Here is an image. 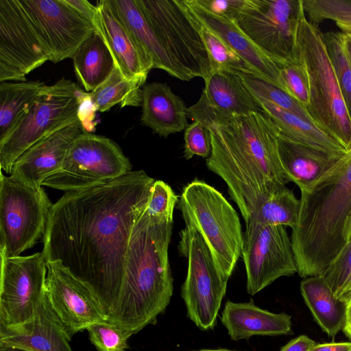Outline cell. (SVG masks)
Segmentation results:
<instances>
[{"label": "cell", "instance_id": "8fae6325", "mask_svg": "<svg viewBox=\"0 0 351 351\" xmlns=\"http://www.w3.org/2000/svg\"><path fill=\"white\" fill-rule=\"evenodd\" d=\"M180 236L178 251L188 262L181 296L187 316L199 328L206 330L216 324L228 281L221 276L207 244L195 229L185 225Z\"/></svg>", "mask_w": 351, "mask_h": 351}, {"label": "cell", "instance_id": "b9f144b4", "mask_svg": "<svg viewBox=\"0 0 351 351\" xmlns=\"http://www.w3.org/2000/svg\"><path fill=\"white\" fill-rule=\"evenodd\" d=\"M65 2L73 8L80 15L93 24L96 15V5H93L86 0H64Z\"/></svg>", "mask_w": 351, "mask_h": 351}, {"label": "cell", "instance_id": "f6af8a7d", "mask_svg": "<svg viewBox=\"0 0 351 351\" xmlns=\"http://www.w3.org/2000/svg\"><path fill=\"white\" fill-rule=\"evenodd\" d=\"M336 24L341 31L351 28V1L344 0L342 11Z\"/></svg>", "mask_w": 351, "mask_h": 351}, {"label": "cell", "instance_id": "4316f807", "mask_svg": "<svg viewBox=\"0 0 351 351\" xmlns=\"http://www.w3.org/2000/svg\"><path fill=\"white\" fill-rule=\"evenodd\" d=\"M201 96L211 107L233 114L262 112L237 73L215 71L204 80Z\"/></svg>", "mask_w": 351, "mask_h": 351}, {"label": "cell", "instance_id": "7dc6e473", "mask_svg": "<svg viewBox=\"0 0 351 351\" xmlns=\"http://www.w3.org/2000/svg\"><path fill=\"white\" fill-rule=\"evenodd\" d=\"M343 44L346 56L351 66V34L343 33Z\"/></svg>", "mask_w": 351, "mask_h": 351}, {"label": "cell", "instance_id": "836d02e7", "mask_svg": "<svg viewBox=\"0 0 351 351\" xmlns=\"http://www.w3.org/2000/svg\"><path fill=\"white\" fill-rule=\"evenodd\" d=\"M238 75L253 97L267 100L313 123L306 108L281 88L256 75L244 73Z\"/></svg>", "mask_w": 351, "mask_h": 351}, {"label": "cell", "instance_id": "52a82bcc", "mask_svg": "<svg viewBox=\"0 0 351 351\" xmlns=\"http://www.w3.org/2000/svg\"><path fill=\"white\" fill-rule=\"evenodd\" d=\"M88 108L94 109L88 93L71 80L63 77L45 85L27 114L0 143L1 171L10 173L17 158L40 139L77 121L84 127Z\"/></svg>", "mask_w": 351, "mask_h": 351}, {"label": "cell", "instance_id": "f546056e", "mask_svg": "<svg viewBox=\"0 0 351 351\" xmlns=\"http://www.w3.org/2000/svg\"><path fill=\"white\" fill-rule=\"evenodd\" d=\"M45 85L38 80L0 83V143L27 114Z\"/></svg>", "mask_w": 351, "mask_h": 351}, {"label": "cell", "instance_id": "d590c367", "mask_svg": "<svg viewBox=\"0 0 351 351\" xmlns=\"http://www.w3.org/2000/svg\"><path fill=\"white\" fill-rule=\"evenodd\" d=\"M322 276L335 295L347 303L351 296V239Z\"/></svg>", "mask_w": 351, "mask_h": 351}, {"label": "cell", "instance_id": "f907efd6", "mask_svg": "<svg viewBox=\"0 0 351 351\" xmlns=\"http://www.w3.org/2000/svg\"><path fill=\"white\" fill-rule=\"evenodd\" d=\"M343 33L351 34V28H348L342 31Z\"/></svg>", "mask_w": 351, "mask_h": 351}, {"label": "cell", "instance_id": "5bb4252c", "mask_svg": "<svg viewBox=\"0 0 351 351\" xmlns=\"http://www.w3.org/2000/svg\"><path fill=\"white\" fill-rule=\"evenodd\" d=\"M0 257V324L19 325L32 318L45 295L47 262L42 252Z\"/></svg>", "mask_w": 351, "mask_h": 351}, {"label": "cell", "instance_id": "3957f363", "mask_svg": "<svg viewBox=\"0 0 351 351\" xmlns=\"http://www.w3.org/2000/svg\"><path fill=\"white\" fill-rule=\"evenodd\" d=\"M173 225V214L152 215L145 209L132 230L120 292L107 319L132 335L154 323L170 302Z\"/></svg>", "mask_w": 351, "mask_h": 351}, {"label": "cell", "instance_id": "60d3db41", "mask_svg": "<svg viewBox=\"0 0 351 351\" xmlns=\"http://www.w3.org/2000/svg\"><path fill=\"white\" fill-rule=\"evenodd\" d=\"M207 12L234 22L241 12L245 0H194Z\"/></svg>", "mask_w": 351, "mask_h": 351}, {"label": "cell", "instance_id": "d6986e66", "mask_svg": "<svg viewBox=\"0 0 351 351\" xmlns=\"http://www.w3.org/2000/svg\"><path fill=\"white\" fill-rule=\"evenodd\" d=\"M71 339L46 293L27 322L12 326L0 324V344L27 351H72Z\"/></svg>", "mask_w": 351, "mask_h": 351}, {"label": "cell", "instance_id": "bcb514c9", "mask_svg": "<svg viewBox=\"0 0 351 351\" xmlns=\"http://www.w3.org/2000/svg\"><path fill=\"white\" fill-rule=\"evenodd\" d=\"M343 331L351 340V296L347 302L346 318Z\"/></svg>", "mask_w": 351, "mask_h": 351}, {"label": "cell", "instance_id": "7a4b0ae2", "mask_svg": "<svg viewBox=\"0 0 351 351\" xmlns=\"http://www.w3.org/2000/svg\"><path fill=\"white\" fill-rule=\"evenodd\" d=\"M187 113L208 130L211 152L206 166L224 180L245 223L264 201L291 182L280 159L277 130L263 112H225L200 96Z\"/></svg>", "mask_w": 351, "mask_h": 351}, {"label": "cell", "instance_id": "7c38bea8", "mask_svg": "<svg viewBox=\"0 0 351 351\" xmlns=\"http://www.w3.org/2000/svg\"><path fill=\"white\" fill-rule=\"evenodd\" d=\"M302 0H245L234 23L269 58L282 66L297 56Z\"/></svg>", "mask_w": 351, "mask_h": 351}, {"label": "cell", "instance_id": "f35d334b", "mask_svg": "<svg viewBox=\"0 0 351 351\" xmlns=\"http://www.w3.org/2000/svg\"><path fill=\"white\" fill-rule=\"evenodd\" d=\"M184 158L186 160L194 156L208 158L211 152L208 130L199 121H193L184 130Z\"/></svg>", "mask_w": 351, "mask_h": 351}, {"label": "cell", "instance_id": "ffe728a7", "mask_svg": "<svg viewBox=\"0 0 351 351\" xmlns=\"http://www.w3.org/2000/svg\"><path fill=\"white\" fill-rule=\"evenodd\" d=\"M93 25L101 36L123 76L128 80H147L154 69L150 57L137 45L125 26L119 20L109 0L96 5Z\"/></svg>", "mask_w": 351, "mask_h": 351}, {"label": "cell", "instance_id": "30bf717a", "mask_svg": "<svg viewBox=\"0 0 351 351\" xmlns=\"http://www.w3.org/2000/svg\"><path fill=\"white\" fill-rule=\"evenodd\" d=\"M175 63L192 80L211 73L199 23L184 0H136Z\"/></svg>", "mask_w": 351, "mask_h": 351}, {"label": "cell", "instance_id": "2e32d148", "mask_svg": "<svg viewBox=\"0 0 351 351\" xmlns=\"http://www.w3.org/2000/svg\"><path fill=\"white\" fill-rule=\"evenodd\" d=\"M49 61L19 0H0V82L25 81Z\"/></svg>", "mask_w": 351, "mask_h": 351}, {"label": "cell", "instance_id": "4dcf8cb0", "mask_svg": "<svg viewBox=\"0 0 351 351\" xmlns=\"http://www.w3.org/2000/svg\"><path fill=\"white\" fill-rule=\"evenodd\" d=\"M145 80H128L115 67L109 78L95 90L88 93L89 100L95 110L104 112L117 104L139 106L142 104L141 87Z\"/></svg>", "mask_w": 351, "mask_h": 351}, {"label": "cell", "instance_id": "9c48e42d", "mask_svg": "<svg viewBox=\"0 0 351 351\" xmlns=\"http://www.w3.org/2000/svg\"><path fill=\"white\" fill-rule=\"evenodd\" d=\"M132 165L112 140L83 132L71 143L61 168L43 186L77 191L110 182L132 171Z\"/></svg>", "mask_w": 351, "mask_h": 351}, {"label": "cell", "instance_id": "74e56055", "mask_svg": "<svg viewBox=\"0 0 351 351\" xmlns=\"http://www.w3.org/2000/svg\"><path fill=\"white\" fill-rule=\"evenodd\" d=\"M86 330L91 343L98 351H125L128 339L132 335L108 320L94 323Z\"/></svg>", "mask_w": 351, "mask_h": 351}, {"label": "cell", "instance_id": "83f0119b", "mask_svg": "<svg viewBox=\"0 0 351 351\" xmlns=\"http://www.w3.org/2000/svg\"><path fill=\"white\" fill-rule=\"evenodd\" d=\"M300 290L317 324L329 337H335L344 326L347 303L335 295L322 276L306 278Z\"/></svg>", "mask_w": 351, "mask_h": 351}, {"label": "cell", "instance_id": "ac0fdd59", "mask_svg": "<svg viewBox=\"0 0 351 351\" xmlns=\"http://www.w3.org/2000/svg\"><path fill=\"white\" fill-rule=\"evenodd\" d=\"M77 121L35 143L14 163L10 176L25 184L38 187L62 167L73 141L84 132Z\"/></svg>", "mask_w": 351, "mask_h": 351}, {"label": "cell", "instance_id": "681fc988", "mask_svg": "<svg viewBox=\"0 0 351 351\" xmlns=\"http://www.w3.org/2000/svg\"><path fill=\"white\" fill-rule=\"evenodd\" d=\"M196 351H234V350H230L227 349H205V350H196Z\"/></svg>", "mask_w": 351, "mask_h": 351}, {"label": "cell", "instance_id": "e0dca14e", "mask_svg": "<svg viewBox=\"0 0 351 351\" xmlns=\"http://www.w3.org/2000/svg\"><path fill=\"white\" fill-rule=\"evenodd\" d=\"M47 298L71 337L94 323L107 320V314L89 287L59 262H47Z\"/></svg>", "mask_w": 351, "mask_h": 351}, {"label": "cell", "instance_id": "d6a6232c", "mask_svg": "<svg viewBox=\"0 0 351 351\" xmlns=\"http://www.w3.org/2000/svg\"><path fill=\"white\" fill-rule=\"evenodd\" d=\"M198 23L199 32L208 53L211 72L223 70L258 77L252 67L217 35L199 21Z\"/></svg>", "mask_w": 351, "mask_h": 351}, {"label": "cell", "instance_id": "f5cc1de1", "mask_svg": "<svg viewBox=\"0 0 351 351\" xmlns=\"http://www.w3.org/2000/svg\"><path fill=\"white\" fill-rule=\"evenodd\" d=\"M351 351V350H350Z\"/></svg>", "mask_w": 351, "mask_h": 351}, {"label": "cell", "instance_id": "44dd1931", "mask_svg": "<svg viewBox=\"0 0 351 351\" xmlns=\"http://www.w3.org/2000/svg\"><path fill=\"white\" fill-rule=\"evenodd\" d=\"M281 164L301 191L308 190L336 171L346 161L343 154L318 150L291 141L277 133Z\"/></svg>", "mask_w": 351, "mask_h": 351}, {"label": "cell", "instance_id": "1f68e13d", "mask_svg": "<svg viewBox=\"0 0 351 351\" xmlns=\"http://www.w3.org/2000/svg\"><path fill=\"white\" fill-rule=\"evenodd\" d=\"M299 211L300 200L285 186L264 201L250 219L265 225H280L293 228L298 221Z\"/></svg>", "mask_w": 351, "mask_h": 351}, {"label": "cell", "instance_id": "c3c4849f", "mask_svg": "<svg viewBox=\"0 0 351 351\" xmlns=\"http://www.w3.org/2000/svg\"><path fill=\"white\" fill-rule=\"evenodd\" d=\"M0 351H27V350L16 348H12V347H9L7 346L0 344Z\"/></svg>", "mask_w": 351, "mask_h": 351}, {"label": "cell", "instance_id": "4fadbf2b", "mask_svg": "<svg viewBox=\"0 0 351 351\" xmlns=\"http://www.w3.org/2000/svg\"><path fill=\"white\" fill-rule=\"evenodd\" d=\"M241 256L247 276V291L254 295L282 276L298 272L286 226L245 223Z\"/></svg>", "mask_w": 351, "mask_h": 351}, {"label": "cell", "instance_id": "6da1fadb", "mask_svg": "<svg viewBox=\"0 0 351 351\" xmlns=\"http://www.w3.org/2000/svg\"><path fill=\"white\" fill-rule=\"evenodd\" d=\"M155 180L143 170L65 192L51 208L42 253L93 291L107 315L120 292L132 230Z\"/></svg>", "mask_w": 351, "mask_h": 351}, {"label": "cell", "instance_id": "f1b7e54d", "mask_svg": "<svg viewBox=\"0 0 351 351\" xmlns=\"http://www.w3.org/2000/svg\"><path fill=\"white\" fill-rule=\"evenodd\" d=\"M72 59L76 77L87 93L104 83L116 67L110 51L96 30L79 47Z\"/></svg>", "mask_w": 351, "mask_h": 351}, {"label": "cell", "instance_id": "277c9868", "mask_svg": "<svg viewBox=\"0 0 351 351\" xmlns=\"http://www.w3.org/2000/svg\"><path fill=\"white\" fill-rule=\"evenodd\" d=\"M351 226V147L334 173L301 191L291 237L298 274L322 276L348 241Z\"/></svg>", "mask_w": 351, "mask_h": 351}, {"label": "cell", "instance_id": "816d5d0a", "mask_svg": "<svg viewBox=\"0 0 351 351\" xmlns=\"http://www.w3.org/2000/svg\"><path fill=\"white\" fill-rule=\"evenodd\" d=\"M350 239H351V226H350V232H349L348 241Z\"/></svg>", "mask_w": 351, "mask_h": 351}, {"label": "cell", "instance_id": "ba28073f", "mask_svg": "<svg viewBox=\"0 0 351 351\" xmlns=\"http://www.w3.org/2000/svg\"><path fill=\"white\" fill-rule=\"evenodd\" d=\"M53 203L42 186L1 172L0 256H19L43 238Z\"/></svg>", "mask_w": 351, "mask_h": 351}, {"label": "cell", "instance_id": "ee69618b", "mask_svg": "<svg viewBox=\"0 0 351 351\" xmlns=\"http://www.w3.org/2000/svg\"><path fill=\"white\" fill-rule=\"evenodd\" d=\"M351 342L316 343L308 351H350Z\"/></svg>", "mask_w": 351, "mask_h": 351}, {"label": "cell", "instance_id": "e575fe53", "mask_svg": "<svg viewBox=\"0 0 351 351\" xmlns=\"http://www.w3.org/2000/svg\"><path fill=\"white\" fill-rule=\"evenodd\" d=\"M322 38L351 121V66L343 47V32H322Z\"/></svg>", "mask_w": 351, "mask_h": 351}, {"label": "cell", "instance_id": "7bdbcfd3", "mask_svg": "<svg viewBox=\"0 0 351 351\" xmlns=\"http://www.w3.org/2000/svg\"><path fill=\"white\" fill-rule=\"evenodd\" d=\"M316 343L306 335H302L291 339L280 351H308Z\"/></svg>", "mask_w": 351, "mask_h": 351}, {"label": "cell", "instance_id": "9a60e30c", "mask_svg": "<svg viewBox=\"0 0 351 351\" xmlns=\"http://www.w3.org/2000/svg\"><path fill=\"white\" fill-rule=\"evenodd\" d=\"M43 44L49 61L72 58L95 30L64 0H19Z\"/></svg>", "mask_w": 351, "mask_h": 351}, {"label": "cell", "instance_id": "8992f818", "mask_svg": "<svg viewBox=\"0 0 351 351\" xmlns=\"http://www.w3.org/2000/svg\"><path fill=\"white\" fill-rule=\"evenodd\" d=\"M177 208L185 225L202 237L221 276L228 281L242 252L243 234L235 209L219 191L197 179L184 186Z\"/></svg>", "mask_w": 351, "mask_h": 351}, {"label": "cell", "instance_id": "603a6c76", "mask_svg": "<svg viewBox=\"0 0 351 351\" xmlns=\"http://www.w3.org/2000/svg\"><path fill=\"white\" fill-rule=\"evenodd\" d=\"M142 123L160 136L184 130L189 125L182 99L166 83L152 82L142 89Z\"/></svg>", "mask_w": 351, "mask_h": 351}, {"label": "cell", "instance_id": "8d00e7d4", "mask_svg": "<svg viewBox=\"0 0 351 351\" xmlns=\"http://www.w3.org/2000/svg\"><path fill=\"white\" fill-rule=\"evenodd\" d=\"M283 90L305 108L309 102L308 77L298 53L295 58L280 66Z\"/></svg>", "mask_w": 351, "mask_h": 351}, {"label": "cell", "instance_id": "ab89813d", "mask_svg": "<svg viewBox=\"0 0 351 351\" xmlns=\"http://www.w3.org/2000/svg\"><path fill=\"white\" fill-rule=\"evenodd\" d=\"M179 197L171 186L162 180H155L147 210L152 215H173Z\"/></svg>", "mask_w": 351, "mask_h": 351}, {"label": "cell", "instance_id": "d4e9b609", "mask_svg": "<svg viewBox=\"0 0 351 351\" xmlns=\"http://www.w3.org/2000/svg\"><path fill=\"white\" fill-rule=\"evenodd\" d=\"M109 3L137 45L150 57L154 69L183 81L191 80L167 53L136 0H109Z\"/></svg>", "mask_w": 351, "mask_h": 351}, {"label": "cell", "instance_id": "7402d4cb", "mask_svg": "<svg viewBox=\"0 0 351 351\" xmlns=\"http://www.w3.org/2000/svg\"><path fill=\"white\" fill-rule=\"evenodd\" d=\"M184 2L198 21L246 61L260 78L283 90L280 67L261 51L234 22L207 12L194 0H184Z\"/></svg>", "mask_w": 351, "mask_h": 351}, {"label": "cell", "instance_id": "cb8c5ba5", "mask_svg": "<svg viewBox=\"0 0 351 351\" xmlns=\"http://www.w3.org/2000/svg\"><path fill=\"white\" fill-rule=\"evenodd\" d=\"M232 340L252 336L287 335L291 331V316L274 313L256 306L252 301L236 303L228 300L221 318Z\"/></svg>", "mask_w": 351, "mask_h": 351}, {"label": "cell", "instance_id": "5b68a950", "mask_svg": "<svg viewBox=\"0 0 351 351\" xmlns=\"http://www.w3.org/2000/svg\"><path fill=\"white\" fill-rule=\"evenodd\" d=\"M296 51L307 72L309 102L306 109L313 123L349 149L350 119L337 77L322 38L301 9L296 33Z\"/></svg>", "mask_w": 351, "mask_h": 351}, {"label": "cell", "instance_id": "484cf974", "mask_svg": "<svg viewBox=\"0 0 351 351\" xmlns=\"http://www.w3.org/2000/svg\"><path fill=\"white\" fill-rule=\"evenodd\" d=\"M261 111L271 121L277 133L294 143L313 149L343 154L349 149L313 123L274 104L254 97Z\"/></svg>", "mask_w": 351, "mask_h": 351}]
</instances>
